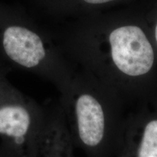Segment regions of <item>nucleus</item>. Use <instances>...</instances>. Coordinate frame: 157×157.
<instances>
[{"mask_svg": "<svg viewBox=\"0 0 157 157\" xmlns=\"http://www.w3.org/2000/svg\"><path fill=\"white\" fill-rule=\"evenodd\" d=\"M137 156L157 157V120L151 121L146 125Z\"/></svg>", "mask_w": 157, "mask_h": 157, "instance_id": "obj_5", "label": "nucleus"}, {"mask_svg": "<svg viewBox=\"0 0 157 157\" xmlns=\"http://www.w3.org/2000/svg\"><path fill=\"white\" fill-rule=\"evenodd\" d=\"M78 132L81 140L89 146H95L103 139L105 119L100 103L90 95L78 98L76 105Z\"/></svg>", "mask_w": 157, "mask_h": 157, "instance_id": "obj_3", "label": "nucleus"}, {"mask_svg": "<svg viewBox=\"0 0 157 157\" xmlns=\"http://www.w3.org/2000/svg\"><path fill=\"white\" fill-rule=\"evenodd\" d=\"M30 117L21 106H6L0 109V133L21 138L28 131Z\"/></svg>", "mask_w": 157, "mask_h": 157, "instance_id": "obj_4", "label": "nucleus"}, {"mask_svg": "<svg viewBox=\"0 0 157 157\" xmlns=\"http://www.w3.org/2000/svg\"><path fill=\"white\" fill-rule=\"evenodd\" d=\"M111 56L117 67L127 75L148 73L154 63V51L143 31L127 25L115 29L109 37Z\"/></svg>", "mask_w": 157, "mask_h": 157, "instance_id": "obj_1", "label": "nucleus"}, {"mask_svg": "<svg viewBox=\"0 0 157 157\" xmlns=\"http://www.w3.org/2000/svg\"><path fill=\"white\" fill-rule=\"evenodd\" d=\"M155 35H156V42H157V25L156 27V32H155Z\"/></svg>", "mask_w": 157, "mask_h": 157, "instance_id": "obj_7", "label": "nucleus"}, {"mask_svg": "<svg viewBox=\"0 0 157 157\" xmlns=\"http://www.w3.org/2000/svg\"><path fill=\"white\" fill-rule=\"evenodd\" d=\"M3 47L10 58L27 68L37 66L45 56L40 37L24 27L12 25L6 29Z\"/></svg>", "mask_w": 157, "mask_h": 157, "instance_id": "obj_2", "label": "nucleus"}, {"mask_svg": "<svg viewBox=\"0 0 157 157\" xmlns=\"http://www.w3.org/2000/svg\"><path fill=\"white\" fill-rule=\"evenodd\" d=\"M84 1L90 4H102L113 1V0H84Z\"/></svg>", "mask_w": 157, "mask_h": 157, "instance_id": "obj_6", "label": "nucleus"}]
</instances>
